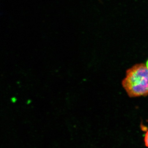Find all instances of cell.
I'll use <instances>...</instances> for the list:
<instances>
[{"instance_id":"cell-1","label":"cell","mask_w":148,"mask_h":148,"mask_svg":"<svg viewBox=\"0 0 148 148\" xmlns=\"http://www.w3.org/2000/svg\"><path fill=\"white\" fill-rule=\"evenodd\" d=\"M122 84L130 98L147 95L148 69L146 65L137 64L128 69Z\"/></svg>"},{"instance_id":"cell-2","label":"cell","mask_w":148,"mask_h":148,"mask_svg":"<svg viewBox=\"0 0 148 148\" xmlns=\"http://www.w3.org/2000/svg\"><path fill=\"white\" fill-rule=\"evenodd\" d=\"M145 143L146 147L148 148V130L146 132L145 135Z\"/></svg>"},{"instance_id":"cell-3","label":"cell","mask_w":148,"mask_h":148,"mask_svg":"<svg viewBox=\"0 0 148 148\" xmlns=\"http://www.w3.org/2000/svg\"><path fill=\"white\" fill-rule=\"evenodd\" d=\"M146 66H147V68H148V60L147 61V63H146Z\"/></svg>"}]
</instances>
